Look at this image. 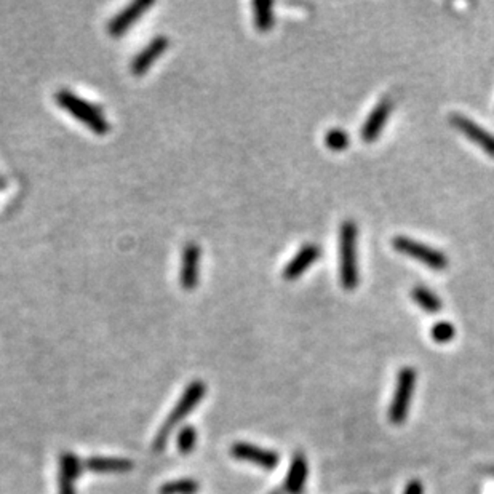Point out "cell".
Returning <instances> with one entry per match:
<instances>
[{"mask_svg": "<svg viewBox=\"0 0 494 494\" xmlns=\"http://www.w3.org/2000/svg\"><path fill=\"white\" fill-rule=\"evenodd\" d=\"M199 491V483L192 478H179L165 483L160 486L159 494H195Z\"/></svg>", "mask_w": 494, "mask_h": 494, "instance_id": "ac0fdd59", "label": "cell"}, {"mask_svg": "<svg viewBox=\"0 0 494 494\" xmlns=\"http://www.w3.org/2000/svg\"><path fill=\"white\" fill-rule=\"evenodd\" d=\"M416 387V370L411 366H403L398 371L397 384L389 406V421L394 426H402L410 415V408Z\"/></svg>", "mask_w": 494, "mask_h": 494, "instance_id": "277c9868", "label": "cell"}, {"mask_svg": "<svg viewBox=\"0 0 494 494\" xmlns=\"http://www.w3.org/2000/svg\"><path fill=\"white\" fill-rule=\"evenodd\" d=\"M357 237H359V230L354 221H344L339 230V280L342 288L346 290L357 288L360 280Z\"/></svg>", "mask_w": 494, "mask_h": 494, "instance_id": "7a4b0ae2", "label": "cell"}, {"mask_svg": "<svg viewBox=\"0 0 494 494\" xmlns=\"http://www.w3.org/2000/svg\"><path fill=\"white\" fill-rule=\"evenodd\" d=\"M325 144L331 150H344L349 146V135L341 128H333L325 135Z\"/></svg>", "mask_w": 494, "mask_h": 494, "instance_id": "44dd1931", "label": "cell"}, {"mask_svg": "<svg viewBox=\"0 0 494 494\" xmlns=\"http://www.w3.org/2000/svg\"><path fill=\"white\" fill-rule=\"evenodd\" d=\"M320 248L314 244H307L295 255V258L285 266L284 269V279L286 280H296L301 277L309 267L319 259Z\"/></svg>", "mask_w": 494, "mask_h": 494, "instance_id": "7c38bea8", "label": "cell"}, {"mask_svg": "<svg viewBox=\"0 0 494 494\" xmlns=\"http://www.w3.org/2000/svg\"><path fill=\"white\" fill-rule=\"evenodd\" d=\"M307 478H309V464L304 455L297 453L291 460L288 473H286L285 491L288 494H302L306 490Z\"/></svg>", "mask_w": 494, "mask_h": 494, "instance_id": "4fadbf2b", "label": "cell"}, {"mask_svg": "<svg viewBox=\"0 0 494 494\" xmlns=\"http://www.w3.org/2000/svg\"><path fill=\"white\" fill-rule=\"evenodd\" d=\"M413 299L422 310L428 312V314H437L442 310V301L433 291H431L426 286H415L411 291Z\"/></svg>", "mask_w": 494, "mask_h": 494, "instance_id": "9a60e30c", "label": "cell"}, {"mask_svg": "<svg viewBox=\"0 0 494 494\" xmlns=\"http://www.w3.org/2000/svg\"><path fill=\"white\" fill-rule=\"evenodd\" d=\"M74 480L70 478L64 477L59 473L58 475V494H77L75 493V486H74Z\"/></svg>", "mask_w": 494, "mask_h": 494, "instance_id": "7402d4cb", "label": "cell"}, {"mask_svg": "<svg viewBox=\"0 0 494 494\" xmlns=\"http://www.w3.org/2000/svg\"><path fill=\"white\" fill-rule=\"evenodd\" d=\"M450 122L453 124V127L466 135L472 143H475L478 148H482L488 155L494 157V135L486 132L485 128H482L480 125L475 124L471 119H467L466 115L462 114H451Z\"/></svg>", "mask_w": 494, "mask_h": 494, "instance_id": "52a82bcc", "label": "cell"}, {"mask_svg": "<svg viewBox=\"0 0 494 494\" xmlns=\"http://www.w3.org/2000/svg\"><path fill=\"white\" fill-rule=\"evenodd\" d=\"M206 394V386L205 382L201 381H192L190 384L186 387L183 394H181V398L176 403L173 410L166 417L164 426L159 428L157 435H155V440L152 443V450L155 453H160L165 450L166 443H168V438L173 432V428L181 424V421H184L190 413L195 410V406L204 400V397Z\"/></svg>", "mask_w": 494, "mask_h": 494, "instance_id": "6da1fadb", "label": "cell"}, {"mask_svg": "<svg viewBox=\"0 0 494 494\" xmlns=\"http://www.w3.org/2000/svg\"><path fill=\"white\" fill-rule=\"evenodd\" d=\"M392 245L397 251L400 253L410 256V258L421 261L422 264H426L433 270H443L448 267V258L442 251H438L432 246H427L424 244H419V241L410 239V237L398 235L392 240Z\"/></svg>", "mask_w": 494, "mask_h": 494, "instance_id": "5b68a950", "label": "cell"}, {"mask_svg": "<svg viewBox=\"0 0 494 494\" xmlns=\"http://www.w3.org/2000/svg\"><path fill=\"white\" fill-rule=\"evenodd\" d=\"M272 2H266V0H258L253 2V12H255V26L261 32L270 31L274 26V10H272Z\"/></svg>", "mask_w": 494, "mask_h": 494, "instance_id": "2e32d148", "label": "cell"}, {"mask_svg": "<svg viewBox=\"0 0 494 494\" xmlns=\"http://www.w3.org/2000/svg\"><path fill=\"white\" fill-rule=\"evenodd\" d=\"M403 494H424V486L419 480H411L408 483Z\"/></svg>", "mask_w": 494, "mask_h": 494, "instance_id": "603a6c76", "label": "cell"}, {"mask_svg": "<svg viewBox=\"0 0 494 494\" xmlns=\"http://www.w3.org/2000/svg\"><path fill=\"white\" fill-rule=\"evenodd\" d=\"M168 47H170V39L165 37V35H157V37L152 39V42L146 45L143 52L136 55L132 63V72L135 75H138V77L148 72L149 68L152 66L160 57H162Z\"/></svg>", "mask_w": 494, "mask_h": 494, "instance_id": "9c48e42d", "label": "cell"}, {"mask_svg": "<svg viewBox=\"0 0 494 494\" xmlns=\"http://www.w3.org/2000/svg\"><path fill=\"white\" fill-rule=\"evenodd\" d=\"M195 445H197V431L192 426H184L178 432V438H176V446L181 455H190L194 451Z\"/></svg>", "mask_w": 494, "mask_h": 494, "instance_id": "d6986e66", "label": "cell"}, {"mask_svg": "<svg viewBox=\"0 0 494 494\" xmlns=\"http://www.w3.org/2000/svg\"><path fill=\"white\" fill-rule=\"evenodd\" d=\"M152 7V2L150 0H136V2L130 3L128 7H125L122 12H120L117 17H114L108 24V32L112 35V37H120V35L125 34L132 28L135 21L143 17L146 10Z\"/></svg>", "mask_w": 494, "mask_h": 494, "instance_id": "ba28073f", "label": "cell"}, {"mask_svg": "<svg viewBox=\"0 0 494 494\" xmlns=\"http://www.w3.org/2000/svg\"><path fill=\"white\" fill-rule=\"evenodd\" d=\"M431 336L438 344H446V342L455 339L456 328L450 322H438L431 328Z\"/></svg>", "mask_w": 494, "mask_h": 494, "instance_id": "ffe728a7", "label": "cell"}, {"mask_svg": "<svg viewBox=\"0 0 494 494\" xmlns=\"http://www.w3.org/2000/svg\"><path fill=\"white\" fill-rule=\"evenodd\" d=\"M230 455L239 461H245L250 464H255L266 471H274L279 466L280 457L275 451L264 450V448L251 445L246 442H237L230 448Z\"/></svg>", "mask_w": 494, "mask_h": 494, "instance_id": "8992f818", "label": "cell"}, {"mask_svg": "<svg viewBox=\"0 0 494 494\" xmlns=\"http://www.w3.org/2000/svg\"><path fill=\"white\" fill-rule=\"evenodd\" d=\"M199 264L200 246L197 244H188L183 251V264H181V286L184 290H194L199 284Z\"/></svg>", "mask_w": 494, "mask_h": 494, "instance_id": "8fae6325", "label": "cell"}, {"mask_svg": "<svg viewBox=\"0 0 494 494\" xmlns=\"http://www.w3.org/2000/svg\"><path fill=\"white\" fill-rule=\"evenodd\" d=\"M55 99H57L58 106L66 109L69 114H72L74 117L80 120L83 125H87L92 132L97 135L109 133L110 125L108 120H106L103 110H99L97 106H93L83 98L77 97V95L69 92V90H59V92L55 95Z\"/></svg>", "mask_w": 494, "mask_h": 494, "instance_id": "3957f363", "label": "cell"}, {"mask_svg": "<svg viewBox=\"0 0 494 494\" xmlns=\"http://www.w3.org/2000/svg\"><path fill=\"white\" fill-rule=\"evenodd\" d=\"M82 462H80V460L74 453L68 451L59 456V473H61V475L75 482L80 477V473H82Z\"/></svg>", "mask_w": 494, "mask_h": 494, "instance_id": "e0dca14e", "label": "cell"}, {"mask_svg": "<svg viewBox=\"0 0 494 494\" xmlns=\"http://www.w3.org/2000/svg\"><path fill=\"white\" fill-rule=\"evenodd\" d=\"M85 467L95 473H125L135 467L132 460L125 457H106V456H93L85 462Z\"/></svg>", "mask_w": 494, "mask_h": 494, "instance_id": "5bb4252c", "label": "cell"}, {"mask_svg": "<svg viewBox=\"0 0 494 494\" xmlns=\"http://www.w3.org/2000/svg\"><path fill=\"white\" fill-rule=\"evenodd\" d=\"M392 110V103L389 99H381L379 103L376 104V108L371 110V114L368 115L362 127V138L365 143H373L379 133L384 128V125L389 119Z\"/></svg>", "mask_w": 494, "mask_h": 494, "instance_id": "30bf717a", "label": "cell"}]
</instances>
